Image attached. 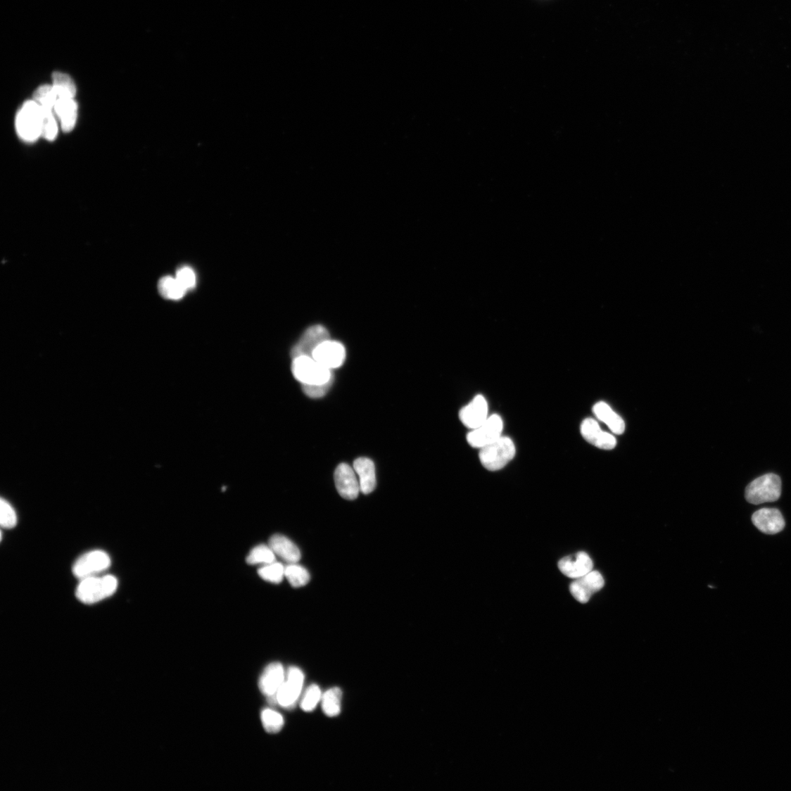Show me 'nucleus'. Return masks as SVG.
<instances>
[{
	"mask_svg": "<svg viewBox=\"0 0 791 791\" xmlns=\"http://www.w3.org/2000/svg\"><path fill=\"white\" fill-rule=\"evenodd\" d=\"M118 586V579L113 575H97L81 580L76 595L84 604H95L113 595Z\"/></svg>",
	"mask_w": 791,
	"mask_h": 791,
	"instance_id": "obj_1",
	"label": "nucleus"
},
{
	"mask_svg": "<svg viewBox=\"0 0 791 791\" xmlns=\"http://www.w3.org/2000/svg\"><path fill=\"white\" fill-rule=\"evenodd\" d=\"M42 125L41 106L34 100L26 101L15 117L18 135L25 141H34L42 135Z\"/></svg>",
	"mask_w": 791,
	"mask_h": 791,
	"instance_id": "obj_2",
	"label": "nucleus"
},
{
	"mask_svg": "<svg viewBox=\"0 0 791 791\" xmlns=\"http://www.w3.org/2000/svg\"><path fill=\"white\" fill-rule=\"evenodd\" d=\"M292 372L295 379L303 386L326 384L333 379V370L322 366L312 357L300 355L293 358Z\"/></svg>",
	"mask_w": 791,
	"mask_h": 791,
	"instance_id": "obj_3",
	"label": "nucleus"
},
{
	"mask_svg": "<svg viewBox=\"0 0 791 791\" xmlns=\"http://www.w3.org/2000/svg\"><path fill=\"white\" fill-rule=\"evenodd\" d=\"M480 449V461L485 469L491 472L502 469L514 457L516 453L514 442L505 436L500 437Z\"/></svg>",
	"mask_w": 791,
	"mask_h": 791,
	"instance_id": "obj_4",
	"label": "nucleus"
},
{
	"mask_svg": "<svg viewBox=\"0 0 791 791\" xmlns=\"http://www.w3.org/2000/svg\"><path fill=\"white\" fill-rule=\"evenodd\" d=\"M782 481L774 474L764 475L752 481L747 487L745 497L754 505L775 502L781 495Z\"/></svg>",
	"mask_w": 791,
	"mask_h": 791,
	"instance_id": "obj_5",
	"label": "nucleus"
},
{
	"mask_svg": "<svg viewBox=\"0 0 791 791\" xmlns=\"http://www.w3.org/2000/svg\"><path fill=\"white\" fill-rule=\"evenodd\" d=\"M111 566L109 555L102 550H93L80 557L73 567L75 576L83 580L97 576Z\"/></svg>",
	"mask_w": 791,
	"mask_h": 791,
	"instance_id": "obj_6",
	"label": "nucleus"
},
{
	"mask_svg": "<svg viewBox=\"0 0 791 791\" xmlns=\"http://www.w3.org/2000/svg\"><path fill=\"white\" fill-rule=\"evenodd\" d=\"M502 428L503 423L500 417L493 415L467 434V443L474 448H481L501 437Z\"/></svg>",
	"mask_w": 791,
	"mask_h": 791,
	"instance_id": "obj_7",
	"label": "nucleus"
},
{
	"mask_svg": "<svg viewBox=\"0 0 791 791\" xmlns=\"http://www.w3.org/2000/svg\"><path fill=\"white\" fill-rule=\"evenodd\" d=\"M303 681V672L298 668H290L277 694V703L284 708L293 707L302 691Z\"/></svg>",
	"mask_w": 791,
	"mask_h": 791,
	"instance_id": "obj_8",
	"label": "nucleus"
},
{
	"mask_svg": "<svg viewBox=\"0 0 791 791\" xmlns=\"http://www.w3.org/2000/svg\"><path fill=\"white\" fill-rule=\"evenodd\" d=\"M312 357L322 366L333 370L344 365L346 350L339 341L330 338L321 343L315 350Z\"/></svg>",
	"mask_w": 791,
	"mask_h": 791,
	"instance_id": "obj_9",
	"label": "nucleus"
},
{
	"mask_svg": "<svg viewBox=\"0 0 791 791\" xmlns=\"http://www.w3.org/2000/svg\"><path fill=\"white\" fill-rule=\"evenodd\" d=\"M605 586L602 575L597 571H591L584 576L575 579L570 585L569 590L572 597L578 602L586 604L593 595L600 591Z\"/></svg>",
	"mask_w": 791,
	"mask_h": 791,
	"instance_id": "obj_10",
	"label": "nucleus"
},
{
	"mask_svg": "<svg viewBox=\"0 0 791 791\" xmlns=\"http://www.w3.org/2000/svg\"><path fill=\"white\" fill-rule=\"evenodd\" d=\"M330 339L327 329L322 325H315L305 331L291 351L294 358L300 355L312 356L315 350L325 341Z\"/></svg>",
	"mask_w": 791,
	"mask_h": 791,
	"instance_id": "obj_11",
	"label": "nucleus"
},
{
	"mask_svg": "<svg viewBox=\"0 0 791 791\" xmlns=\"http://www.w3.org/2000/svg\"><path fill=\"white\" fill-rule=\"evenodd\" d=\"M334 481L338 494L346 500H355L361 492L360 483L355 470L346 463L338 465L334 473Z\"/></svg>",
	"mask_w": 791,
	"mask_h": 791,
	"instance_id": "obj_12",
	"label": "nucleus"
},
{
	"mask_svg": "<svg viewBox=\"0 0 791 791\" xmlns=\"http://www.w3.org/2000/svg\"><path fill=\"white\" fill-rule=\"evenodd\" d=\"M488 402L482 395L476 397L460 412V419L467 428L474 429L488 419Z\"/></svg>",
	"mask_w": 791,
	"mask_h": 791,
	"instance_id": "obj_13",
	"label": "nucleus"
},
{
	"mask_svg": "<svg viewBox=\"0 0 791 791\" xmlns=\"http://www.w3.org/2000/svg\"><path fill=\"white\" fill-rule=\"evenodd\" d=\"M593 564L590 557L585 552H579L567 556L559 562L560 571L567 577L578 579L593 570Z\"/></svg>",
	"mask_w": 791,
	"mask_h": 791,
	"instance_id": "obj_14",
	"label": "nucleus"
},
{
	"mask_svg": "<svg viewBox=\"0 0 791 791\" xmlns=\"http://www.w3.org/2000/svg\"><path fill=\"white\" fill-rule=\"evenodd\" d=\"M752 520L754 526L766 534L778 533L785 526L783 514L776 509L760 510L753 514Z\"/></svg>",
	"mask_w": 791,
	"mask_h": 791,
	"instance_id": "obj_15",
	"label": "nucleus"
},
{
	"mask_svg": "<svg viewBox=\"0 0 791 791\" xmlns=\"http://www.w3.org/2000/svg\"><path fill=\"white\" fill-rule=\"evenodd\" d=\"M285 677L284 668L280 663L268 664L260 678L259 688L261 692L267 698L277 697Z\"/></svg>",
	"mask_w": 791,
	"mask_h": 791,
	"instance_id": "obj_16",
	"label": "nucleus"
},
{
	"mask_svg": "<svg viewBox=\"0 0 791 791\" xmlns=\"http://www.w3.org/2000/svg\"><path fill=\"white\" fill-rule=\"evenodd\" d=\"M581 434L590 443L606 450H610L616 445V440L612 436L603 431L599 424L592 419H586L581 425Z\"/></svg>",
	"mask_w": 791,
	"mask_h": 791,
	"instance_id": "obj_17",
	"label": "nucleus"
},
{
	"mask_svg": "<svg viewBox=\"0 0 791 791\" xmlns=\"http://www.w3.org/2000/svg\"><path fill=\"white\" fill-rule=\"evenodd\" d=\"M77 110L78 106L75 98L58 97L53 113L60 120L64 132H70L75 127Z\"/></svg>",
	"mask_w": 791,
	"mask_h": 791,
	"instance_id": "obj_18",
	"label": "nucleus"
},
{
	"mask_svg": "<svg viewBox=\"0 0 791 791\" xmlns=\"http://www.w3.org/2000/svg\"><path fill=\"white\" fill-rule=\"evenodd\" d=\"M268 545L271 547L276 556L289 564L298 563L301 558L300 551L290 538L279 534L270 538Z\"/></svg>",
	"mask_w": 791,
	"mask_h": 791,
	"instance_id": "obj_19",
	"label": "nucleus"
},
{
	"mask_svg": "<svg viewBox=\"0 0 791 791\" xmlns=\"http://www.w3.org/2000/svg\"><path fill=\"white\" fill-rule=\"evenodd\" d=\"M353 469L358 476L361 492L365 495L372 493L376 485L374 462L368 458H358L353 463Z\"/></svg>",
	"mask_w": 791,
	"mask_h": 791,
	"instance_id": "obj_20",
	"label": "nucleus"
},
{
	"mask_svg": "<svg viewBox=\"0 0 791 791\" xmlns=\"http://www.w3.org/2000/svg\"><path fill=\"white\" fill-rule=\"evenodd\" d=\"M593 412L597 419L605 422L614 434L617 435L624 434L625 429L624 420L608 405L603 402L598 403L593 407Z\"/></svg>",
	"mask_w": 791,
	"mask_h": 791,
	"instance_id": "obj_21",
	"label": "nucleus"
},
{
	"mask_svg": "<svg viewBox=\"0 0 791 791\" xmlns=\"http://www.w3.org/2000/svg\"><path fill=\"white\" fill-rule=\"evenodd\" d=\"M158 291L164 298L170 300H179L184 297L187 291L176 278L165 277L158 282Z\"/></svg>",
	"mask_w": 791,
	"mask_h": 791,
	"instance_id": "obj_22",
	"label": "nucleus"
},
{
	"mask_svg": "<svg viewBox=\"0 0 791 791\" xmlns=\"http://www.w3.org/2000/svg\"><path fill=\"white\" fill-rule=\"evenodd\" d=\"M52 87L58 97L75 98L77 87L73 80L67 75L55 72L52 75Z\"/></svg>",
	"mask_w": 791,
	"mask_h": 791,
	"instance_id": "obj_23",
	"label": "nucleus"
},
{
	"mask_svg": "<svg viewBox=\"0 0 791 791\" xmlns=\"http://www.w3.org/2000/svg\"><path fill=\"white\" fill-rule=\"evenodd\" d=\"M284 576L294 588L305 586L310 581V574L308 569L297 563L289 564L285 567Z\"/></svg>",
	"mask_w": 791,
	"mask_h": 791,
	"instance_id": "obj_24",
	"label": "nucleus"
},
{
	"mask_svg": "<svg viewBox=\"0 0 791 791\" xmlns=\"http://www.w3.org/2000/svg\"><path fill=\"white\" fill-rule=\"evenodd\" d=\"M341 697L343 692L338 688L328 690L322 697V707L323 711L329 716H336L341 711Z\"/></svg>",
	"mask_w": 791,
	"mask_h": 791,
	"instance_id": "obj_25",
	"label": "nucleus"
},
{
	"mask_svg": "<svg viewBox=\"0 0 791 791\" xmlns=\"http://www.w3.org/2000/svg\"><path fill=\"white\" fill-rule=\"evenodd\" d=\"M276 555L269 545H260L251 550L246 558L250 565H266L276 562Z\"/></svg>",
	"mask_w": 791,
	"mask_h": 791,
	"instance_id": "obj_26",
	"label": "nucleus"
},
{
	"mask_svg": "<svg viewBox=\"0 0 791 791\" xmlns=\"http://www.w3.org/2000/svg\"><path fill=\"white\" fill-rule=\"evenodd\" d=\"M42 107V137L49 141L55 140L58 133V125L56 114L47 108Z\"/></svg>",
	"mask_w": 791,
	"mask_h": 791,
	"instance_id": "obj_27",
	"label": "nucleus"
},
{
	"mask_svg": "<svg viewBox=\"0 0 791 791\" xmlns=\"http://www.w3.org/2000/svg\"><path fill=\"white\" fill-rule=\"evenodd\" d=\"M285 567L278 562L262 566L259 570L260 577L269 583L279 584L282 582L284 576Z\"/></svg>",
	"mask_w": 791,
	"mask_h": 791,
	"instance_id": "obj_28",
	"label": "nucleus"
},
{
	"mask_svg": "<svg viewBox=\"0 0 791 791\" xmlns=\"http://www.w3.org/2000/svg\"><path fill=\"white\" fill-rule=\"evenodd\" d=\"M58 96L51 84H44L39 87L36 89L33 96V100L37 102L41 106L47 108V109H50L53 111Z\"/></svg>",
	"mask_w": 791,
	"mask_h": 791,
	"instance_id": "obj_29",
	"label": "nucleus"
},
{
	"mask_svg": "<svg viewBox=\"0 0 791 791\" xmlns=\"http://www.w3.org/2000/svg\"><path fill=\"white\" fill-rule=\"evenodd\" d=\"M261 721L264 728L269 733H279L284 724L281 714L270 709H264L262 711Z\"/></svg>",
	"mask_w": 791,
	"mask_h": 791,
	"instance_id": "obj_30",
	"label": "nucleus"
},
{
	"mask_svg": "<svg viewBox=\"0 0 791 791\" xmlns=\"http://www.w3.org/2000/svg\"><path fill=\"white\" fill-rule=\"evenodd\" d=\"M322 698L319 688L313 685L305 691L300 703L301 709L305 711H313Z\"/></svg>",
	"mask_w": 791,
	"mask_h": 791,
	"instance_id": "obj_31",
	"label": "nucleus"
},
{
	"mask_svg": "<svg viewBox=\"0 0 791 791\" xmlns=\"http://www.w3.org/2000/svg\"><path fill=\"white\" fill-rule=\"evenodd\" d=\"M16 524L17 516L14 509L7 500L2 498L0 503V524L4 529H13Z\"/></svg>",
	"mask_w": 791,
	"mask_h": 791,
	"instance_id": "obj_32",
	"label": "nucleus"
},
{
	"mask_svg": "<svg viewBox=\"0 0 791 791\" xmlns=\"http://www.w3.org/2000/svg\"><path fill=\"white\" fill-rule=\"evenodd\" d=\"M188 291L194 289L196 283V274L189 266H183L177 270L175 277Z\"/></svg>",
	"mask_w": 791,
	"mask_h": 791,
	"instance_id": "obj_33",
	"label": "nucleus"
},
{
	"mask_svg": "<svg viewBox=\"0 0 791 791\" xmlns=\"http://www.w3.org/2000/svg\"><path fill=\"white\" fill-rule=\"evenodd\" d=\"M334 381V376L329 382L320 385L315 386H303V391L308 397L313 399H318L324 396L329 392L331 388Z\"/></svg>",
	"mask_w": 791,
	"mask_h": 791,
	"instance_id": "obj_34",
	"label": "nucleus"
}]
</instances>
